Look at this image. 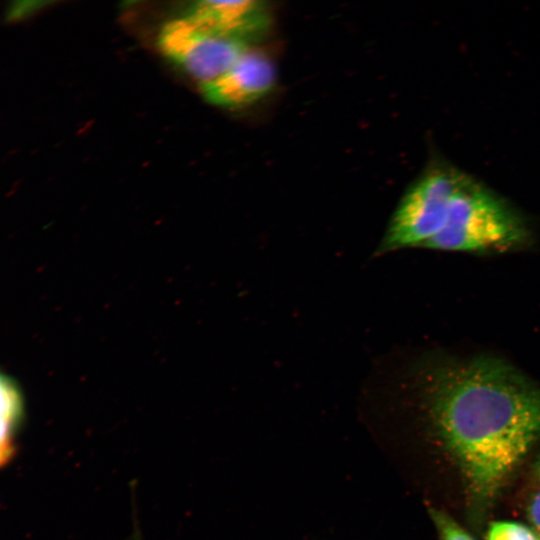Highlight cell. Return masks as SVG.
<instances>
[{
  "label": "cell",
  "instance_id": "1",
  "mask_svg": "<svg viewBox=\"0 0 540 540\" xmlns=\"http://www.w3.org/2000/svg\"><path fill=\"white\" fill-rule=\"evenodd\" d=\"M417 376L430 426L460 472L470 520L481 523L540 440V386L489 356L429 360Z\"/></svg>",
  "mask_w": 540,
  "mask_h": 540
},
{
  "label": "cell",
  "instance_id": "2",
  "mask_svg": "<svg viewBox=\"0 0 540 540\" xmlns=\"http://www.w3.org/2000/svg\"><path fill=\"white\" fill-rule=\"evenodd\" d=\"M528 237V228L516 211L465 173L450 200L442 229L423 248L506 251L524 245Z\"/></svg>",
  "mask_w": 540,
  "mask_h": 540
},
{
  "label": "cell",
  "instance_id": "3",
  "mask_svg": "<svg viewBox=\"0 0 540 540\" xmlns=\"http://www.w3.org/2000/svg\"><path fill=\"white\" fill-rule=\"evenodd\" d=\"M464 174L442 165L423 175L398 204L376 254L423 248L442 229L450 200Z\"/></svg>",
  "mask_w": 540,
  "mask_h": 540
},
{
  "label": "cell",
  "instance_id": "4",
  "mask_svg": "<svg viewBox=\"0 0 540 540\" xmlns=\"http://www.w3.org/2000/svg\"><path fill=\"white\" fill-rule=\"evenodd\" d=\"M156 45L199 86L218 78L252 47L223 38L180 14L163 23Z\"/></svg>",
  "mask_w": 540,
  "mask_h": 540
},
{
  "label": "cell",
  "instance_id": "5",
  "mask_svg": "<svg viewBox=\"0 0 540 540\" xmlns=\"http://www.w3.org/2000/svg\"><path fill=\"white\" fill-rule=\"evenodd\" d=\"M275 81L272 60L263 51L250 47L222 75L199 87L205 101L211 105L235 109L263 98Z\"/></svg>",
  "mask_w": 540,
  "mask_h": 540
},
{
  "label": "cell",
  "instance_id": "6",
  "mask_svg": "<svg viewBox=\"0 0 540 540\" xmlns=\"http://www.w3.org/2000/svg\"><path fill=\"white\" fill-rule=\"evenodd\" d=\"M183 15L228 40L252 46L268 29L265 2L256 0H201L188 3Z\"/></svg>",
  "mask_w": 540,
  "mask_h": 540
},
{
  "label": "cell",
  "instance_id": "7",
  "mask_svg": "<svg viewBox=\"0 0 540 540\" xmlns=\"http://www.w3.org/2000/svg\"><path fill=\"white\" fill-rule=\"evenodd\" d=\"M25 415V402L20 386L0 369V469L9 464L16 455Z\"/></svg>",
  "mask_w": 540,
  "mask_h": 540
},
{
  "label": "cell",
  "instance_id": "8",
  "mask_svg": "<svg viewBox=\"0 0 540 540\" xmlns=\"http://www.w3.org/2000/svg\"><path fill=\"white\" fill-rule=\"evenodd\" d=\"M56 2L42 0H17L7 4L1 14V22L15 25L30 21Z\"/></svg>",
  "mask_w": 540,
  "mask_h": 540
},
{
  "label": "cell",
  "instance_id": "9",
  "mask_svg": "<svg viewBox=\"0 0 540 540\" xmlns=\"http://www.w3.org/2000/svg\"><path fill=\"white\" fill-rule=\"evenodd\" d=\"M428 514L437 531L439 540H475L451 515L429 507Z\"/></svg>",
  "mask_w": 540,
  "mask_h": 540
},
{
  "label": "cell",
  "instance_id": "10",
  "mask_svg": "<svg viewBox=\"0 0 540 540\" xmlns=\"http://www.w3.org/2000/svg\"><path fill=\"white\" fill-rule=\"evenodd\" d=\"M486 540H540V535L518 522L495 521L488 527Z\"/></svg>",
  "mask_w": 540,
  "mask_h": 540
},
{
  "label": "cell",
  "instance_id": "11",
  "mask_svg": "<svg viewBox=\"0 0 540 540\" xmlns=\"http://www.w3.org/2000/svg\"><path fill=\"white\" fill-rule=\"evenodd\" d=\"M527 515L533 529L540 535V490L531 498L527 507Z\"/></svg>",
  "mask_w": 540,
  "mask_h": 540
},
{
  "label": "cell",
  "instance_id": "12",
  "mask_svg": "<svg viewBox=\"0 0 540 540\" xmlns=\"http://www.w3.org/2000/svg\"><path fill=\"white\" fill-rule=\"evenodd\" d=\"M533 472L535 477L540 481V454L534 462Z\"/></svg>",
  "mask_w": 540,
  "mask_h": 540
}]
</instances>
